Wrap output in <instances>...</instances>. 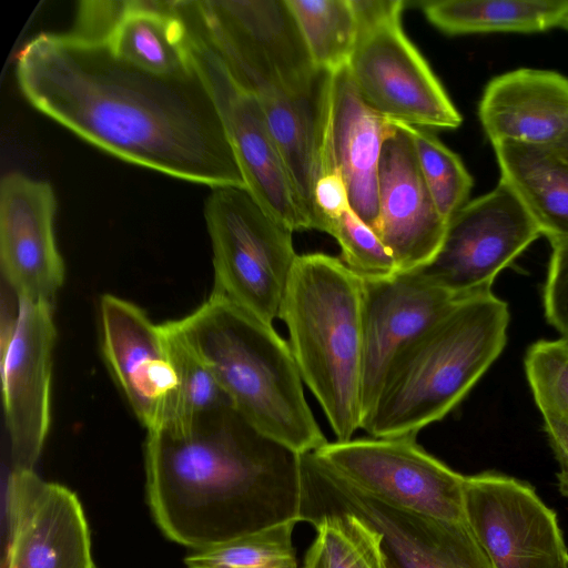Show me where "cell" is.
<instances>
[{
	"label": "cell",
	"mask_w": 568,
	"mask_h": 568,
	"mask_svg": "<svg viewBox=\"0 0 568 568\" xmlns=\"http://www.w3.org/2000/svg\"><path fill=\"white\" fill-rule=\"evenodd\" d=\"M16 75L37 110L123 161L212 189H246L197 71L187 78L155 75L104 43L67 31L28 41Z\"/></svg>",
	"instance_id": "cell-1"
},
{
	"label": "cell",
	"mask_w": 568,
	"mask_h": 568,
	"mask_svg": "<svg viewBox=\"0 0 568 568\" xmlns=\"http://www.w3.org/2000/svg\"><path fill=\"white\" fill-rule=\"evenodd\" d=\"M145 493L162 534L193 551L300 521V455L232 405L181 428L148 430Z\"/></svg>",
	"instance_id": "cell-2"
},
{
	"label": "cell",
	"mask_w": 568,
	"mask_h": 568,
	"mask_svg": "<svg viewBox=\"0 0 568 568\" xmlns=\"http://www.w3.org/2000/svg\"><path fill=\"white\" fill-rule=\"evenodd\" d=\"M174 322L233 408L257 430L298 455L327 443L305 398L291 347L273 324L213 292Z\"/></svg>",
	"instance_id": "cell-3"
},
{
	"label": "cell",
	"mask_w": 568,
	"mask_h": 568,
	"mask_svg": "<svg viewBox=\"0 0 568 568\" xmlns=\"http://www.w3.org/2000/svg\"><path fill=\"white\" fill-rule=\"evenodd\" d=\"M507 303L491 291L458 298L395 361L361 429L416 436L443 419L503 352Z\"/></svg>",
	"instance_id": "cell-4"
},
{
	"label": "cell",
	"mask_w": 568,
	"mask_h": 568,
	"mask_svg": "<svg viewBox=\"0 0 568 568\" xmlns=\"http://www.w3.org/2000/svg\"><path fill=\"white\" fill-rule=\"evenodd\" d=\"M298 372L337 442L362 426V280L325 253L298 255L278 317Z\"/></svg>",
	"instance_id": "cell-5"
},
{
	"label": "cell",
	"mask_w": 568,
	"mask_h": 568,
	"mask_svg": "<svg viewBox=\"0 0 568 568\" xmlns=\"http://www.w3.org/2000/svg\"><path fill=\"white\" fill-rule=\"evenodd\" d=\"M300 521L346 513L379 536L386 568H494L467 521L435 518L385 504L354 487L314 452L300 455Z\"/></svg>",
	"instance_id": "cell-6"
},
{
	"label": "cell",
	"mask_w": 568,
	"mask_h": 568,
	"mask_svg": "<svg viewBox=\"0 0 568 568\" xmlns=\"http://www.w3.org/2000/svg\"><path fill=\"white\" fill-rule=\"evenodd\" d=\"M357 37L346 65L365 101L385 119L456 129L463 118L402 28V0H352Z\"/></svg>",
	"instance_id": "cell-7"
},
{
	"label": "cell",
	"mask_w": 568,
	"mask_h": 568,
	"mask_svg": "<svg viewBox=\"0 0 568 568\" xmlns=\"http://www.w3.org/2000/svg\"><path fill=\"white\" fill-rule=\"evenodd\" d=\"M204 217L213 252L212 292L273 324L298 257L293 231L239 186L212 189Z\"/></svg>",
	"instance_id": "cell-8"
},
{
	"label": "cell",
	"mask_w": 568,
	"mask_h": 568,
	"mask_svg": "<svg viewBox=\"0 0 568 568\" xmlns=\"http://www.w3.org/2000/svg\"><path fill=\"white\" fill-rule=\"evenodd\" d=\"M184 7L233 77L253 94L296 90L317 71L286 0H195Z\"/></svg>",
	"instance_id": "cell-9"
},
{
	"label": "cell",
	"mask_w": 568,
	"mask_h": 568,
	"mask_svg": "<svg viewBox=\"0 0 568 568\" xmlns=\"http://www.w3.org/2000/svg\"><path fill=\"white\" fill-rule=\"evenodd\" d=\"M314 454L347 483L385 504L466 521L465 476L428 454L416 436L327 442Z\"/></svg>",
	"instance_id": "cell-10"
},
{
	"label": "cell",
	"mask_w": 568,
	"mask_h": 568,
	"mask_svg": "<svg viewBox=\"0 0 568 568\" xmlns=\"http://www.w3.org/2000/svg\"><path fill=\"white\" fill-rule=\"evenodd\" d=\"M186 21L194 67L216 105L246 190L267 214L293 232L312 230L257 98L237 82L196 26Z\"/></svg>",
	"instance_id": "cell-11"
},
{
	"label": "cell",
	"mask_w": 568,
	"mask_h": 568,
	"mask_svg": "<svg viewBox=\"0 0 568 568\" xmlns=\"http://www.w3.org/2000/svg\"><path fill=\"white\" fill-rule=\"evenodd\" d=\"M540 235L514 192L499 181L453 214L439 250L417 271L458 297L491 291L496 276Z\"/></svg>",
	"instance_id": "cell-12"
},
{
	"label": "cell",
	"mask_w": 568,
	"mask_h": 568,
	"mask_svg": "<svg viewBox=\"0 0 568 568\" xmlns=\"http://www.w3.org/2000/svg\"><path fill=\"white\" fill-rule=\"evenodd\" d=\"M52 305L18 298L1 321V378L12 470H34L50 426Z\"/></svg>",
	"instance_id": "cell-13"
},
{
	"label": "cell",
	"mask_w": 568,
	"mask_h": 568,
	"mask_svg": "<svg viewBox=\"0 0 568 568\" xmlns=\"http://www.w3.org/2000/svg\"><path fill=\"white\" fill-rule=\"evenodd\" d=\"M464 510L494 568H568L557 514L529 484L493 471L465 476Z\"/></svg>",
	"instance_id": "cell-14"
},
{
	"label": "cell",
	"mask_w": 568,
	"mask_h": 568,
	"mask_svg": "<svg viewBox=\"0 0 568 568\" xmlns=\"http://www.w3.org/2000/svg\"><path fill=\"white\" fill-rule=\"evenodd\" d=\"M3 568H95L78 496L34 470H12L7 488Z\"/></svg>",
	"instance_id": "cell-15"
},
{
	"label": "cell",
	"mask_w": 568,
	"mask_h": 568,
	"mask_svg": "<svg viewBox=\"0 0 568 568\" xmlns=\"http://www.w3.org/2000/svg\"><path fill=\"white\" fill-rule=\"evenodd\" d=\"M458 298L417 270L362 280L363 419L398 356Z\"/></svg>",
	"instance_id": "cell-16"
},
{
	"label": "cell",
	"mask_w": 568,
	"mask_h": 568,
	"mask_svg": "<svg viewBox=\"0 0 568 568\" xmlns=\"http://www.w3.org/2000/svg\"><path fill=\"white\" fill-rule=\"evenodd\" d=\"M55 195L50 183L21 172L0 182V264L3 280L18 298L48 302L64 281L53 221Z\"/></svg>",
	"instance_id": "cell-17"
},
{
	"label": "cell",
	"mask_w": 568,
	"mask_h": 568,
	"mask_svg": "<svg viewBox=\"0 0 568 568\" xmlns=\"http://www.w3.org/2000/svg\"><path fill=\"white\" fill-rule=\"evenodd\" d=\"M70 31L155 75L196 73L181 1H81Z\"/></svg>",
	"instance_id": "cell-18"
},
{
	"label": "cell",
	"mask_w": 568,
	"mask_h": 568,
	"mask_svg": "<svg viewBox=\"0 0 568 568\" xmlns=\"http://www.w3.org/2000/svg\"><path fill=\"white\" fill-rule=\"evenodd\" d=\"M392 124L378 164V236L398 272H408L432 261L448 221L425 182L407 124Z\"/></svg>",
	"instance_id": "cell-19"
},
{
	"label": "cell",
	"mask_w": 568,
	"mask_h": 568,
	"mask_svg": "<svg viewBox=\"0 0 568 568\" xmlns=\"http://www.w3.org/2000/svg\"><path fill=\"white\" fill-rule=\"evenodd\" d=\"M99 320L102 355L112 377L146 430L156 427L175 386L162 325L111 294L100 298Z\"/></svg>",
	"instance_id": "cell-20"
},
{
	"label": "cell",
	"mask_w": 568,
	"mask_h": 568,
	"mask_svg": "<svg viewBox=\"0 0 568 568\" xmlns=\"http://www.w3.org/2000/svg\"><path fill=\"white\" fill-rule=\"evenodd\" d=\"M478 118L491 144L555 148L568 134V78L531 68L499 74L485 87Z\"/></svg>",
	"instance_id": "cell-21"
},
{
	"label": "cell",
	"mask_w": 568,
	"mask_h": 568,
	"mask_svg": "<svg viewBox=\"0 0 568 568\" xmlns=\"http://www.w3.org/2000/svg\"><path fill=\"white\" fill-rule=\"evenodd\" d=\"M333 73L317 69L296 90L268 89L254 94L295 193L314 230V191L322 172L328 129Z\"/></svg>",
	"instance_id": "cell-22"
},
{
	"label": "cell",
	"mask_w": 568,
	"mask_h": 568,
	"mask_svg": "<svg viewBox=\"0 0 568 568\" xmlns=\"http://www.w3.org/2000/svg\"><path fill=\"white\" fill-rule=\"evenodd\" d=\"M392 121L372 110L346 67L333 73L328 121L332 159L348 192L352 210L378 234V164Z\"/></svg>",
	"instance_id": "cell-23"
},
{
	"label": "cell",
	"mask_w": 568,
	"mask_h": 568,
	"mask_svg": "<svg viewBox=\"0 0 568 568\" xmlns=\"http://www.w3.org/2000/svg\"><path fill=\"white\" fill-rule=\"evenodd\" d=\"M500 182L517 196L549 242L568 239V159L556 148L493 144Z\"/></svg>",
	"instance_id": "cell-24"
},
{
	"label": "cell",
	"mask_w": 568,
	"mask_h": 568,
	"mask_svg": "<svg viewBox=\"0 0 568 568\" xmlns=\"http://www.w3.org/2000/svg\"><path fill=\"white\" fill-rule=\"evenodd\" d=\"M422 8L449 36L542 32L562 28L568 17V0H434Z\"/></svg>",
	"instance_id": "cell-25"
},
{
	"label": "cell",
	"mask_w": 568,
	"mask_h": 568,
	"mask_svg": "<svg viewBox=\"0 0 568 568\" xmlns=\"http://www.w3.org/2000/svg\"><path fill=\"white\" fill-rule=\"evenodd\" d=\"M161 325L175 373V386L154 428L185 427L207 413L232 405L211 369L187 344L175 322L169 321Z\"/></svg>",
	"instance_id": "cell-26"
},
{
	"label": "cell",
	"mask_w": 568,
	"mask_h": 568,
	"mask_svg": "<svg viewBox=\"0 0 568 568\" xmlns=\"http://www.w3.org/2000/svg\"><path fill=\"white\" fill-rule=\"evenodd\" d=\"M314 65L336 72L347 65L357 37L352 0H286Z\"/></svg>",
	"instance_id": "cell-27"
},
{
	"label": "cell",
	"mask_w": 568,
	"mask_h": 568,
	"mask_svg": "<svg viewBox=\"0 0 568 568\" xmlns=\"http://www.w3.org/2000/svg\"><path fill=\"white\" fill-rule=\"evenodd\" d=\"M311 525L317 534L303 568H386L378 534L358 517L335 513Z\"/></svg>",
	"instance_id": "cell-28"
},
{
	"label": "cell",
	"mask_w": 568,
	"mask_h": 568,
	"mask_svg": "<svg viewBox=\"0 0 568 568\" xmlns=\"http://www.w3.org/2000/svg\"><path fill=\"white\" fill-rule=\"evenodd\" d=\"M291 520L243 535L184 558L187 568H298Z\"/></svg>",
	"instance_id": "cell-29"
},
{
	"label": "cell",
	"mask_w": 568,
	"mask_h": 568,
	"mask_svg": "<svg viewBox=\"0 0 568 568\" xmlns=\"http://www.w3.org/2000/svg\"><path fill=\"white\" fill-rule=\"evenodd\" d=\"M417 160L435 205L445 220L468 202L473 178L460 158L436 135L408 125Z\"/></svg>",
	"instance_id": "cell-30"
},
{
	"label": "cell",
	"mask_w": 568,
	"mask_h": 568,
	"mask_svg": "<svg viewBox=\"0 0 568 568\" xmlns=\"http://www.w3.org/2000/svg\"><path fill=\"white\" fill-rule=\"evenodd\" d=\"M525 372L536 405L568 425V342L541 339L525 355Z\"/></svg>",
	"instance_id": "cell-31"
},
{
	"label": "cell",
	"mask_w": 568,
	"mask_h": 568,
	"mask_svg": "<svg viewBox=\"0 0 568 568\" xmlns=\"http://www.w3.org/2000/svg\"><path fill=\"white\" fill-rule=\"evenodd\" d=\"M324 232L336 240L341 261L359 278H382L398 272L392 253L378 234L352 207L331 220Z\"/></svg>",
	"instance_id": "cell-32"
},
{
	"label": "cell",
	"mask_w": 568,
	"mask_h": 568,
	"mask_svg": "<svg viewBox=\"0 0 568 568\" xmlns=\"http://www.w3.org/2000/svg\"><path fill=\"white\" fill-rule=\"evenodd\" d=\"M551 255L544 288L548 323L568 342V239L550 242Z\"/></svg>",
	"instance_id": "cell-33"
},
{
	"label": "cell",
	"mask_w": 568,
	"mask_h": 568,
	"mask_svg": "<svg viewBox=\"0 0 568 568\" xmlns=\"http://www.w3.org/2000/svg\"><path fill=\"white\" fill-rule=\"evenodd\" d=\"M541 416L550 446L559 464L558 489L562 496L568 497V425L550 414Z\"/></svg>",
	"instance_id": "cell-34"
},
{
	"label": "cell",
	"mask_w": 568,
	"mask_h": 568,
	"mask_svg": "<svg viewBox=\"0 0 568 568\" xmlns=\"http://www.w3.org/2000/svg\"><path fill=\"white\" fill-rule=\"evenodd\" d=\"M558 149L567 159H568V134L564 138V140L555 146Z\"/></svg>",
	"instance_id": "cell-35"
},
{
	"label": "cell",
	"mask_w": 568,
	"mask_h": 568,
	"mask_svg": "<svg viewBox=\"0 0 568 568\" xmlns=\"http://www.w3.org/2000/svg\"><path fill=\"white\" fill-rule=\"evenodd\" d=\"M562 28H564V29H566V30H568V17H567V19H566V21H565V23H564Z\"/></svg>",
	"instance_id": "cell-36"
}]
</instances>
